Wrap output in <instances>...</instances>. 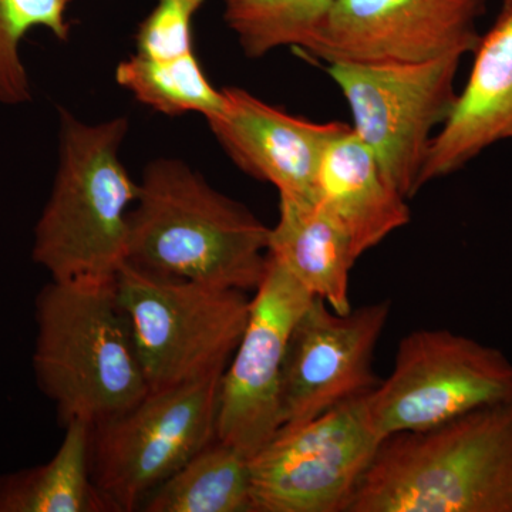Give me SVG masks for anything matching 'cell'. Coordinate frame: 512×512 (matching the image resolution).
Instances as JSON below:
<instances>
[{
    "label": "cell",
    "mask_w": 512,
    "mask_h": 512,
    "mask_svg": "<svg viewBox=\"0 0 512 512\" xmlns=\"http://www.w3.org/2000/svg\"><path fill=\"white\" fill-rule=\"evenodd\" d=\"M271 228L177 160L153 161L128 215L127 265L148 274L255 292Z\"/></svg>",
    "instance_id": "1"
},
{
    "label": "cell",
    "mask_w": 512,
    "mask_h": 512,
    "mask_svg": "<svg viewBox=\"0 0 512 512\" xmlns=\"http://www.w3.org/2000/svg\"><path fill=\"white\" fill-rule=\"evenodd\" d=\"M349 512H512V399L386 437Z\"/></svg>",
    "instance_id": "2"
},
{
    "label": "cell",
    "mask_w": 512,
    "mask_h": 512,
    "mask_svg": "<svg viewBox=\"0 0 512 512\" xmlns=\"http://www.w3.org/2000/svg\"><path fill=\"white\" fill-rule=\"evenodd\" d=\"M124 117L86 124L60 113L59 165L35 227L32 259L64 284L111 285L127 262L138 184L121 163Z\"/></svg>",
    "instance_id": "3"
},
{
    "label": "cell",
    "mask_w": 512,
    "mask_h": 512,
    "mask_svg": "<svg viewBox=\"0 0 512 512\" xmlns=\"http://www.w3.org/2000/svg\"><path fill=\"white\" fill-rule=\"evenodd\" d=\"M36 383L63 424L90 427L127 412L150 393L116 286L50 279L35 301Z\"/></svg>",
    "instance_id": "4"
},
{
    "label": "cell",
    "mask_w": 512,
    "mask_h": 512,
    "mask_svg": "<svg viewBox=\"0 0 512 512\" xmlns=\"http://www.w3.org/2000/svg\"><path fill=\"white\" fill-rule=\"evenodd\" d=\"M114 286L150 392L224 373L247 325V292L127 264Z\"/></svg>",
    "instance_id": "5"
},
{
    "label": "cell",
    "mask_w": 512,
    "mask_h": 512,
    "mask_svg": "<svg viewBox=\"0 0 512 512\" xmlns=\"http://www.w3.org/2000/svg\"><path fill=\"white\" fill-rule=\"evenodd\" d=\"M221 377L150 392L92 427L93 480L110 511L140 510L158 485L217 439Z\"/></svg>",
    "instance_id": "6"
},
{
    "label": "cell",
    "mask_w": 512,
    "mask_h": 512,
    "mask_svg": "<svg viewBox=\"0 0 512 512\" xmlns=\"http://www.w3.org/2000/svg\"><path fill=\"white\" fill-rule=\"evenodd\" d=\"M461 57L423 63H328L352 130L406 200L420 191L431 141L456 101Z\"/></svg>",
    "instance_id": "7"
},
{
    "label": "cell",
    "mask_w": 512,
    "mask_h": 512,
    "mask_svg": "<svg viewBox=\"0 0 512 512\" xmlns=\"http://www.w3.org/2000/svg\"><path fill=\"white\" fill-rule=\"evenodd\" d=\"M510 399L512 362L503 350L447 329L404 336L392 373L366 396L382 440L434 429Z\"/></svg>",
    "instance_id": "8"
},
{
    "label": "cell",
    "mask_w": 512,
    "mask_h": 512,
    "mask_svg": "<svg viewBox=\"0 0 512 512\" xmlns=\"http://www.w3.org/2000/svg\"><path fill=\"white\" fill-rule=\"evenodd\" d=\"M366 396L282 429L249 458L254 512H349L383 441Z\"/></svg>",
    "instance_id": "9"
},
{
    "label": "cell",
    "mask_w": 512,
    "mask_h": 512,
    "mask_svg": "<svg viewBox=\"0 0 512 512\" xmlns=\"http://www.w3.org/2000/svg\"><path fill=\"white\" fill-rule=\"evenodd\" d=\"M315 296L274 259L252 292L244 333L221 377L217 439L254 457L284 426L282 375L293 326Z\"/></svg>",
    "instance_id": "10"
},
{
    "label": "cell",
    "mask_w": 512,
    "mask_h": 512,
    "mask_svg": "<svg viewBox=\"0 0 512 512\" xmlns=\"http://www.w3.org/2000/svg\"><path fill=\"white\" fill-rule=\"evenodd\" d=\"M488 0H336L306 55L323 62L423 63L473 53Z\"/></svg>",
    "instance_id": "11"
},
{
    "label": "cell",
    "mask_w": 512,
    "mask_h": 512,
    "mask_svg": "<svg viewBox=\"0 0 512 512\" xmlns=\"http://www.w3.org/2000/svg\"><path fill=\"white\" fill-rule=\"evenodd\" d=\"M390 313L392 302L387 299L348 313L312 299L293 326L286 349L282 429L306 423L379 386L373 356Z\"/></svg>",
    "instance_id": "12"
},
{
    "label": "cell",
    "mask_w": 512,
    "mask_h": 512,
    "mask_svg": "<svg viewBox=\"0 0 512 512\" xmlns=\"http://www.w3.org/2000/svg\"><path fill=\"white\" fill-rule=\"evenodd\" d=\"M222 93L224 109L207 121L229 158L244 173L274 185L279 197L313 201L320 158L349 124L292 116L239 87Z\"/></svg>",
    "instance_id": "13"
},
{
    "label": "cell",
    "mask_w": 512,
    "mask_h": 512,
    "mask_svg": "<svg viewBox=\"0 0 512 512\" xmlns=\"http://www.w3.org/2000/svg\"><path fill=\"white\" fill-rule=\"evenodd\" d=\"M471 55L470 76L431 141L420 187L457 173L487 148L512 140V0H503Z\"/></svg>",
    "instance_id": "14"
},
{
    "label": "cell",
    "mask_w": 512,
    "mask_h": 512,
    "mask_svg": "<svg viewBox=\"0 0 512 512\" xmlns=\"http://www.w3.org/2000/svg\"><path fill=\"white\" fill-rule=\"evenodd\" d=\"M312 200L345 232L357 258L412 220L406 198L350 126L320 158Z\"/></svg>",
    "instance_id": "15"
},
{
    "label": "cell",
    "mask_w": 512,
    "mask_h": 512,
    "mask_svg": "<svg viewBox=\"0 0 512 512\" xmlns=\"http://www.w3.org/2000/svg\"><path fill=\"white\" fill-rule=\"evenodd\" d=\"M268 255L333 311H352L349 279L359 258L345 232L315 202L279 197Z\"/></svg>",
    "instance_id": "16"
},
{
    "label": "cell",
    "mask_w": 512,
    "mask_h": 512,
    "mask_svg": "<svg viewBox=\"0 0 512 512\" xmlns=\"http://www.w3.org/2000/svg\"><path fill=\"white\" fill-rule=\"evenodd\" d=\"M64 426L47 463L0 476V512H110L93 480L92 427L82 420Z\"/></svg>",
    "instance_id": "17"
},
{
    "label": "cell",
    "mask_w": 512,
    "mask_h": 512,
    "mask_svg": "<svg viewBox=\"0 0 512 512\" xmlns=\"http://www.w3.org/2000/svg\"><path fill=\"white\" fill-rule=\"evenodd\" d=\"M146 512H254L249 458L215 439L140 508Z\"/></svg>",
    "instance_id": "18"
},
{
    "label": "cell",
    "mask_w": 512,
    "mask_h": 512,
    "mask_svg": "<svg viewBox=\"0 0 512 512\" xmlns=\"http://www.w3.org/2000/svg\"><path fill=\"white\" fill-rule=\"evenodd\" d=\"M336 0H222L224 19L249 59L279 47L308 53Z\"/></svg>",
    "instance_id": "19"
},
{
    "label": "cell",
    "mask_w": 512,
    "mask_h": 512,
    "mask_svg": "<svg viewBox=\"0 0 512 512\" xmlns=\"http://www.w3.org/2000/svg\"><path fill=\"white\" fill-rule=\"evenodd\" d=\"M116 80L140 103L167 116L220 114L225 97L215 89L195 55L173 62H150L136 55L117 66Z\"/></svg>",
    "instance_id": "20"
},
{
    "label": "cell",
    "mask_w": 512,
    "mask_h": 512,
    "mask_svg": "<svg viewBox=\"0 0 512 512\" xmlns=\"http://www.w3.org/2000/svg\"><path fill=\"white\" fill-rule=\"evenodd\" d=\"M70 0H0V104L20 106L32 100V87L20 57L30 30H49L59 40L70 36Z\"/></svg>",
    "instance_id": "21"
},
{
    "label": "cell",
    "mask_w": 512,
    "mask_h": 512,
    "mask_svg": "<svg viewBox=\"0 0 512 512\" xmlns=\"http://www.w3.org/2000/svg\"><path fill=\"white\" fill-rule=\"evenodd\" d=\"M140 23L134 55L150 62H173L195 55L192 23L205 0H154Z\"/></svg>",
    "instance_id": "22"
}]
</instances>
